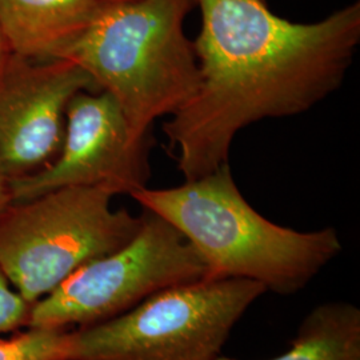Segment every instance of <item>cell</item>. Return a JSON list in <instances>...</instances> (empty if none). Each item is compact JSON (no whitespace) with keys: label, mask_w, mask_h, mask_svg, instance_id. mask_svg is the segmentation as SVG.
<instances>
[{"label":"cell","mask_w":360,"mask_h":360,"mask_svg":"<svg viewBox=\"0 0 360 360\" xmlns=\"http://www.w3.org/2000/svg\"><path fill=\"white\" fill-rule=\"evenodd\" d=\"M200 82L163 124L186 180L229 163L232 141L264 119L299 115L338 90L360 43V3L315 23L271 13L264 0H196Z\"/></svg>","instance_id":"obj_1"},{"label":"cell","mask_w":360,"mask_h":360,"mask_svg":"<svg viewBox=\"0 0 360 360\" xmlns=\"http://www.w3.org/2000/svg\"><path fill=\"white\" fill-rule=\"evenodd\" d=\"M165 219L193 245L206 279H248L290 295L342 252L334 229L299 232L262 217L245 199L229 163L172 188L129 195Z\"/></svg>","instance_id":"obj_2"},{"label":"cell","mask_w":360,"mask_h":360,"mask_svg":"<svg viewBox=\"0 0 360 360\" xmlns=\"http://www.w3.org/2000/svg\"><path fill=\"white\" fill-rule=\"evenodd\" d=\"M196 0H129L105 6L65 59L108 94L135 136L174 115L199 87L200 71L184 20Z\"/></svg>","instance_id":"obj_3"},{"label":"cell","mask_w":360,"mask_h":360,"mask_svg":"<svg viewBox=\"0 0 360 360\" xmlns=\"http://www.w3.org/2000/svg\"><path fill=\"white\" fill-rule=\"evenodd\" d=\"M104 187H63L13 203L0 218V270L30 304L71 274L127 245L142 217L114 210Z\"/></svg>","instance_id":"obj_4"},{"label":"cell","mask_w":360,"mask_h":360,"mask_svg":"<svg viewBox=\"0 0 360 360\" xmlns=\"http://www.w3.org/2000/svg\"><path fill=\"white\" fill-rule=\"evenodd\" d=\"M266 291L248 279L171 285L112 319L74 330L70 360H212Z\"/></svg>","instance_id":"obj_5"},{"label":"cell","mask_w":360,"mask_h":360,"mask_svg":"<svg viewBox=\"0 0 360 360\" xmlns=\"http://www.w3.org/2000/svg\"><path fill=\"white\" fill-rule=\"evenodd\" d=\"M206 278L193 245L165 219L144 210L139 231L115 252L71 274L32 304L27 328H79L105 322L171 285Z\"/></svg>","instance_id":"obj_6"},{"label":"cell","mask_w":360,"mask_h":360,"mask_svg":"<svg viewBox=\"0 0 360 360\" xmlns=\"http://www.w3.org/2000/svg\"><path fill=\"white\" fill-rule=\"evenodd\" d=\"M148 147V136L134 135L108 94L82 91L67 107L65 138L56 158L35 174L8 179L13 203L77 186L131 195L147 187Z\"/></svg>","instance_id":"obj_7"},{"label":"cell","mask_w":360,"mask_h":360,"mask_svg":"<svg viewBox=\"0 0 360 360\" xmlns=\"http://www.w3.org/2000/svg\"><path fill=\"white\" fill-rule=\"evenodd\" d=\"M82 91H96L70 59L37 60L10 52L0 63V172L22 178L49 166L65 138V111Z\"/></svg>","instance_id":"obj_8"},{"label":"cell","mask_w":360,"mask_h":360,"mask_svg":"<svg viewBox=\"0 0 360 360\" xmlns=\"http://www.w3.org/2000/svg\"><path fill=\"white\" fill-rule=\"evenodd\" d=\"M105 6L102 0H0V30L15 55L65 59Z\"/></svg>","instance_id":"obj_9"},{"label":"cell","mask_w":360,"mask_h":360,"mask_svg":"<svg viewBox=\"0 0 360 360\" xmlns=\"http://www.w3.org/2000/svg\"><path fill=\"white\" fill-rule=\"evenodd\" d=\"M270 360H360V309L343 302L316 307L299 327L291 348Z\"/></svg>","instance_id":"obj_10"},{"label":"cell","mask_w":360,"mask_h":360,"mask_svg":"<svg viewBox=\"0 0 360 360\" xmlns=\"http://www.w3.org/2000/svg\"><path fill=\"white\" fill-rule=\"evenodd\" d=\"M71 333L65 328H28L0 339V360H70Z\"/></svg>","instance_id":"obj_11"},{"label":"cell","mask_w":360,"mask_h":360,"mask_svg":"<svg viewBox=\"0 0 360 360\" xmlns=\"http://www.w3.org/2000/svg\"><path fill=\"white\" fill-rule=\"evenodd\" d=\"M31 307L0 270V334L27 327Z\"/></svg>","instance_id":"obj_12"},{"label":"cell","mask_w":360,"mask_h":360,"mask_svg":"<svg viewBox=\"0 0 360 360\" xmlns=\"http://www.w3.org/2000/svg\"><path fill=\"white\" fill-rule=\"evenodd\" d=\"M11 205H13V196L10 190V183L8 179L0 172V218Z\"/></svg>","instance_id":"obj_13"},{"label":"cell","mask_w":360,"mask_h":360,"mask_svg":"<svg viewBox=\"0 0 360 360\" xmlns=\"http://www.w3.org/2000/svg\"><path fill=\"white\" fill-rule=\"evenodd\" d=\"M10 53V50L7 47V43L4 40V37L1 34V30H0V63L3 62V59Z\"/></svg>","instance_id":"obj_14"},{"label":"cell","mask_w":360,"mask_h":360,"mask_svg":"<svg viewBox=\"0 0 360 360\" xmlns=\"http://www.w3.org/2000/svg\"><path fill=\"white\" fill-rule=\"evenodd\" d=\"M105 4H116V3H123V1H129V0H102Z\"/></svg>","instance_id":"obj_15"},{"label":"cell","mask_w":360,"mask_h":360,"mask_svg":"<svg viewBox=\"0 0 360 360\" xmlns=\"http://www.w3.org/2000/svg\"><path fill=\"white\" fill-rule=\"evenodd\" d=\"M264 1H266V0H264Z\"/></svg>","instance_id":"obj_16"}]
</instances>
